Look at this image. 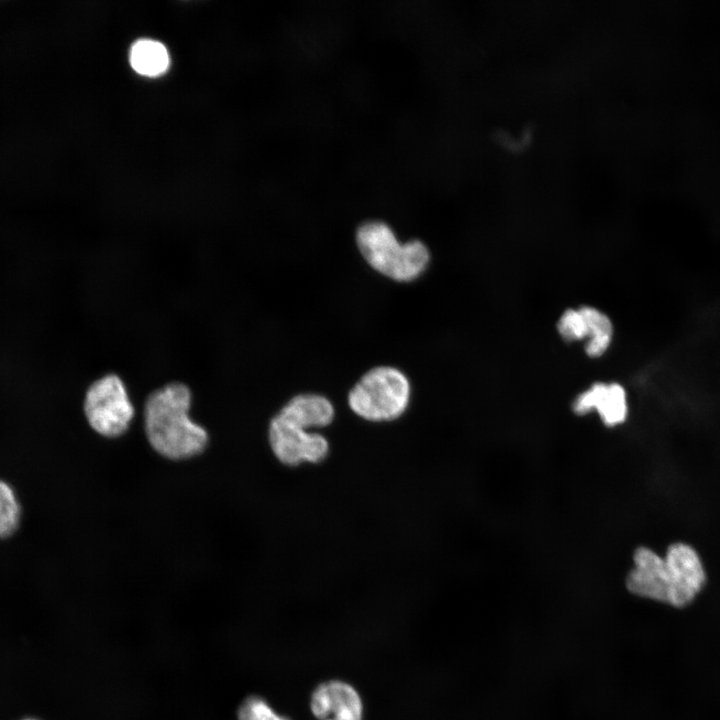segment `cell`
Masks as SVG:
<instances>
[{
	"mask_svg": "<svg viewBox=\"0 0 720 720\" xmlns=\"http://www.w3.org/2000/svg\"><path fill=\"white\" fill-rule=\"evenodd\" d=\"M129 59L134 71L147 77L164 74L170 65L167 48L152 39L137 40L131 47Z\"/></svg>",
	"mask_w": 720,
	"mask_h": 720,
	"instance_id": "10",
	"label": "cell"
},
{
	"mask_svg": "<svg viewBox=\"0 0 720 720\" xmlns=\"http://www.w3.org/2000/svg\"><path fill=\"white\" fill-rule=\"evenodd\" d=\"M310 708L319 720H362L363 703L357 690L340 680L318 685L312 692Z\"/></svg>",
	"mask_w": 720,
	"mask_h": 720,
	"instance_id": "7",
	"label": "cell"
},
{
	"mask_svg": "<svg viewBox=\"0 0 720 720\" xmlns=\"http://www.w3.org/2000/svg\"><path fill=\"white\" fill-rule=\"evenodd\" d=\"M238 720H291L277 713L270 704L260 696H249L240 705Z\"/></svg>",
	"mask_w": 720,
	"mask_h": 720,
	"instance_id": "13",
	"label": "cell"
},
{
	"mask_svg": "<svg viewBox=\"0 0 720 720\" xmlns=\"http://www.w3.org/2000/svg\"><path fill=\"white\" fill-rule=\"evenodd\" d=\"M625 578L627 590L639 597L675 607L689 604L705 583V572L697 552L684 543L671 544L665 557L640 546L632 555Z\"/></svg>",
	"mask_w": 720,
	"mask_h": 720,
	"instance_id": "1",
	"label": "cell"
},
{
	"mask_svg": "<svg viewBox=\"0 0 720 720\" xmlns=\"http://www.w3.org/2000/svg\"><path fill=\"white\" fill-rule=\"evenodd\" d=\"M557 329L560 336L568 342L588 337L587 324L580 308H570L563 312L559 318Z\"/></svg>",
	"mask_w": 720,
	"mask_h": 720,
	"instance_id": "14",
	"label": "cell"
},
{
	"mask_svg": "<svg viewBox=\"0 0 720 720\" xmlns=\"http://www.w3.org/2000/svg\"><path fill=\"white\" fill-rule=\"evenodd\" d=\"M278 412L311 431L330 426L335 418L333 403L316 393L295 395Z\"/></svg>",
	"mask_w": 720,
	"mask_h": 720,
	"instance_id": "9",
	"label": "cell"
},
{
	"mask_svg": "<svg viewBox=\"0 0 720 720\" xmlns=\"http://www.w3.org/2000/svg\"><path fill=\"white\" fill-rule=\"evenodd\" d=\"M24 720H35V719H24Z\"/></svg>",
	"mask_w": 720,
	"mask_h": 720,
	"instance_id": "15",
	"label": "cell"
},
{
	"mask_svg": "<svg viewBox=\"0 0 720 720\" xmlns=\"http://www.w3.org/2000/svg\"><path fill=\"white\" fill-rule=\"evenodd\" d=\"M411 388L407 377L389 366L375 367L364 374L347 396L350 410L369 423H390L407 410Z\"/></svg>",
	"mask_w": 720,
	"mask_h": 720,
	"instance_id": "4",
	"label": "cell"
},
{
	"mask_svg": "<svg viewBox=\"0 0 720 720\" xmlns=\"http://www.w3.org/2000/svg\"><path fill=\"white\" fill-rule=\"evenodd\" d=\"M580 310L588 328L585 352L592 358L600 357L611 344L613 338L612 322L605 313L595 307L582 306Z\"/></svg>",
	"mask_w": 720,
	"mask_h": 720,
	"instance_id": "11",
	"label": "cell"
},
{
	"mask_svg": "<svg viewBox=\"0 0 720 720\" xmlns=\"http://www.w3.org/2000/svg\"><path fill=\"white\" fill-rule=\"evenodd\" d=\"M21 507L13 488L0 480V538L12 536L19 527Z\"/></svg>",
	"mask_w": 720,
	"mask_h": 720,
	"instance_id": "12",
	"label": "cell"
},
{
	"mask_svg": "<svg viewBox=\"0 0 720 720\" xmlns=\"http://www.w3.org/2000/svg\"><path fill=\"white\" fill-rule=\"evenodd\" d=\"M191 401L190 388L181 382L153 391L145 401L146 437L152 448L168 459H188L207 446V431L189 416Z\"/></svg>",
	"mask_w": 720,
	"mask_h": 720,
	"instance_id": "2",
	"label": "cell"
},
{
	"mask_svg": "<svg viewBox=\"0 0 720 720\" xmlns=\"http://www.w3.org/2000/svg\"><path fill=\"white\" fill-rule=\"evenodd\" d=\"M83 408L91 428L107 438L124 434L134 417V407L126 386L113 373L102 376L89 386Z\"/></svg>",
	"mask_w": 720,
	"mask_h": 720,
	"instance_id": "5",
	"label": "cell"
},
{
	"mask_svg": "<svg viewBox=\"0 0 720 720\" xmlns=\"http://www.w3.org/2000/svg\"><path fill=\"white\" fill-rule=\"evenodd\" d=\"M358 249L377 272L400 282L418 278L426 269L430 254L419 240L400 243L385 223L369 221L356 233Z\"/></svg>",
	"mask_w": 720,
	"mask_h": 720,
	"instance_id": "3",
	"label": "cell"
},
{
	"mask_svg": "<svg viewBox=\"0 0 720 720\" xmlns=\"http://www.w3.org/2000/svg\"><path fill=\"white\" fill-rule=\"evenodd\" d=\"M576 415L595 411L607 427H616L628 417L627 395L618 383H595L580 393L572 403Z\"/></svg>",
	"mask_w": 720,
	"mask_h": 720,
	"instance_id": "8",
	"label": "cell"
},
{
	"mask_svg": "<svg viewBox=\"0 0 720 720\" xmlns=\"http://www.w3.org/2000/svg\"><path fill=\"white\" fill-rule=\"evenodd\" d=\"M270 450L285 467L320 465L331 453L330 440L318 431H311L277 412L267 430Z\"/></svg>",
	"mask_w": 720,
	"mask_h": 720,
	"instance_id": "6",
	"label": "cell"
}]
</instances>
